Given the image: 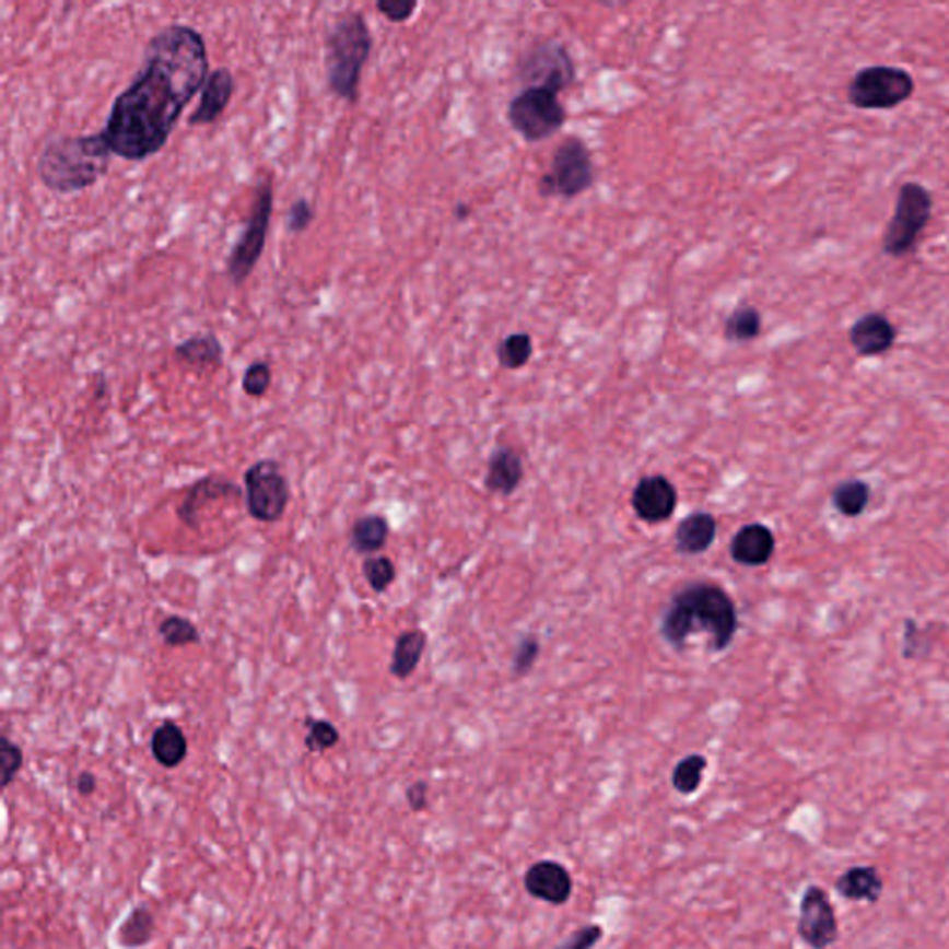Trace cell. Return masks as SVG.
Instances as JSON below:
<instances>
[{
	"label": "cell",
	"mask_w": 949,
	"mask_h": 949,
	"mask_svg": "<svg viewBox=\"0 0 949 949\" xmlns=\"http://www.w3.org/2000/svg\"><path fill=\"white\" fill-rule=\"evenodd\" d=\"M210 77L207 42L188 25H169L147 43L136 79L112 104L103 130L112 154L143 162L169 141L191 98Z\"/></svg>",
	"instance_id": "1"
},
{
	"label": "cell",
	"mask_w": 949,
	"mask_h": 949,
	"mask_svg": "<svg viewBox=\"0 0 949 949\" xmlns=\"http://www.w3.org/2000/svg\"><path fill=\"white\" fill-rule=\"evenodd\" d=\"M700 631L711 634L714 652H725L737 636V605L722 586L687 585L664 610L660 636L677 652H682L688 638Z\"/></svg>",
	"instance_id": "2"
},
{
	"label": "cell",
	"mask_w": 949,
	"mask_h": 949,
	"mask_svg": "<svg viewBox=\"0 0 949 949\" xmlns=\"http://www.w3.org/2000/svg\"><path fill=\"white\" fill-rule=\"evenodd\" d=\"M110 147L103 134L56 136L37 156V177L45 188L69 196L92 188L110 169Z\"/></svg>",
	"instance_id": "3"
},
{
	"label": "cell",
	"mask_w": 949,
	"mask_h": 949,
	"mask_svg": "<svg viewBox=\"0 0 949 949\" xmlns=\"http://www.w3.org/2000/svg\"><path fill=\"white\" fill-rule=\"evenodd\" d=\"M373 50V34L360 12L341 13L325 34V73L329 92L359 103L360 82Z\"/></svg>",
	"instance_id": "4"
},
{
	"label": "cell",
	"mask_w": 949,
	"mask_h": 949,
	"mask_svg": "<svg viewBox=\"0 0 949 949\" xmlns=\"http://www.w3.org/2000/svg\"><path fill=\"white\" fill-rule=\"evenodd\" d=\"M273 180L269 177L262 178L255 188L244 231L226 258V274L234 286H242L262 258L273 218Z\"/></svg>",
	"instance_id": "5"
},
{
	"label": "cell",
	"mask_w": 949,
	"mask_h": 949,
	"mask_svg": "<svg viewBox=\"0 0 949 949\" xmlns=\"http://www.w3.org/2000/svg\"><path fill=\"white\" fill-rule=\"evenodd\" d=\"M933 215V196L919 183L901 186L895 199L894 213L882 234V253L890 258H905L913 253L918 237L929 225Z\"/></svg>",
	"instance_id": "6"
},
{
	"label": "cell",
	"mask_w": 949,
	"mask_h": 949,
	"mask_svg": "<svg viewBox=\"0 0 949 949\" xmlns=\"http://www.w3.org/2000/svg\"><path fill=\"white\" fill-rule=\"evenodd\" d=\"M596 183V165L590 149L581 138H567L554 151L551 167L538 180V191L542 197L575 199Z\"/></svg>",
	"instance_id": "7"
},
{
	"label": "cell",
	"mask_w": 949,
	"mask_h": 949,
	"mask_svg": "<svg viewBox=\"0 0 949 949\" xmlns=\"http://www.w3.org/2000/svg\"><path fill=\"white\" fill-rule=\"evenodd\" d=\"M913 74L894 66L860 69L847 87V101L858 110H894L913 97Z\"/></svg>",
	"instance_id": "8"
},
{
	"label": "cell",
	"mask_w": 949,
	"mask_h": 949,
	"mask_svg": "<svg viewBox=\"0 0 949 949\" xmlns=\"http://www.w3.org/2000/svg\"><path fill=\"white\" fill-rule=\"evenodd\" d=\"M506 119L525 141L536 143L556 134L564 127L567 114L556 93L525 87L508 104Z\"/></svg>",
	"instance_id": "9"
},
{
	"label": "cell",
	"mask_w": 949,
	"mask_h": 949,
	"mask_svg": "<svg viewBox=\"0 0 949 949\" xmlns=\"http://www.w3.org/2000/svg\"><path fill=\"white\" fill-rule=\"evenodd\" d=\"M245 505L255 522L277 524L286 514L292 488L280 464L263 458L250 464L244 474Z\"/></svg>",
	"instance_id": "10"
},
{
	"label": "cell",
	"mask_w": 949,
	"mask_h": 949,
	"mask_svg": "<svg viewBox=\"0 0 949 949\" xmlns=\"http://www.w3.org/2000/svg\"><path fill=\"white\" fill-rule=\"evenodd\" d=\"M575 61L566 45L559 42L535 43L517 63V77L525 87H540L559 95L575 82Z\"/></svg>",
	"instance_id": "11"
},
{
	"label": "cell",
	"mask_w": 949,
	"mask_h": 949,
	"mask_svg": "<svg viewBox=\"0 0 949 949\" xmlns=\"http://www.w3.org/2000/svg\"><path fill=\"white\" fill-rule=\"evenodd\" d=\"M839 919L828 890L820 884H809L801 895L797 937L810 949H829L839 940Z\"/></svg>",
	"instance_id": "12"
},
{
	"label": "cell",
	"mask_w": 949,
	"mask_h": 949,
	"mask_svg": "<svg viewBox=\"0 0 949 949\" xmlns=\"http://www.w3.org/2000/svg\"><path fill=\"white\" fill-rule=\"evenodd\" d=\"M677 497V488L664 474H649L634 488L631 505L645 524H663L673 516Z\"/></svg>",
	"instance_id": "13"
},
{
	"label": "cell",
	"mask_w": 949,
	"mask_h": 949,
	"mask_svg": "<svg viewBox=\"0 0 949 949\" xmlns=\"http://www.w3.org/2000/svg\"><path fill=\"white\" fill-rule=\"evenodd\" d=\"M244 495V490L218 474H208L189 488L186 500L177 508V517L189 529H201V512L215 501L237 500Z\"/></svg>",
	"instance_id": "14"
},
{
	"label": "cell",
	"mask_w": 949,
	"mask_h": 949,
	"mask_svg": "<svg viewBox=\"0 0 949 949\" xmlns=\"http://www.w3.org/2000/svg\"><path fill=\"white\" fill-rule=\"evenodd\" d=\"M524 887L536 900L564 905L572 898L573 877L566 866L556 860H540L525 871Z\"/></svg>",
	"instance_id": "15"
},
{
	"label": "cell",
	"mask_w": 949,
	"mask_h": 949,
	"mask_svg": "<svg viewBox=\"0 0 949 949\" xmlns=\"http://www.w3.org/2000/svg\"><path fill=\"white\" fill-rule=\"evenodd\" d=\"M847 336L858 356L871 359V356L887 354L894 348L898 330L894 323L881 312H868L853 323Z\"/></svg>",
	"instance_id": "16"
},
{
	"label": "cell",
	"mask_w": 949,
	"mask_h": 949,
	"mask_svg": "<svg viewBox=\"0 0 949 949\" xmlns=\"http://www.w3.org/2000/svg\"><path fill=\"white\" fill-rule=\"evenodd\" d=\"M234 90H236V80L231 69H213L207 84L202 87L196 110L189 116V127H207L218 121L223 116V112L229 108Z\"/></svg>",
	"instance_id": "17"
},
{
	"label": "cell",
	"mask_w": 949,
	"mask_h": 949,
	"mask_svg": "<svg viewBox=\"0 0 949 949\" xmlns=\"http://www.w3.org/2000/svg\"><path fill=\"white\" fill-rule=\"evenodd\" d=\"M730 559L740 566L759 567L768 564L775 553V536L766 525L748 524L738 529L729 546Z\"/></svg>",
	"instance_id": "18"
},
{
	"label": "cell",
	"mask_w": 949,
	"mask_h": 949,
	"mask_svg": "<svg viewBox=\"0 0 949 949\" xmlns=\"http://www.w3.org/2000/svg\"><path fill=\"white\" fill-rule=\"evenodd\" d=\"M716 535H718L716 517L708 512H694L677 525L676 536H673L677 553L688 554V556L705 553L716 540Z\"/></svg>",
	"instance_id": "19"
},
{
	"label": "cell",
	"mask_w": 949,
	"mask_h": 949,
	"mask_svg": "<svg viewBox=\"0 0 949 949\" xmlns=\"http://www.w3.org/2000/svg\"><path fill=\"white\" fill-rule=\"evenodd\" d=\"M524 462L516 450L511 447H497L493 450L488 462L487 484L488 490L500 495H512L524 481Z\"/></svg>",
	"instance_id": "20"
},
{
	"label": "cell",
	"mask_w": 949,
	"mask_h": 949,
	"mask_svg": "<svg viewBox=\"0 0 949 949\" xmlns=\"http://www.w3.org/2000/svg\"><path fill=\"white\" fill-rule=\"evenodd\" d=\"M882 882L881 874L876 866H852L834 882V890L840 898L847 901H865L876 905L881 900Z\"/></svg>",
	"instance_id": "21"
},
{
	"label": "cell",
	"mask_w": 949,
	"mask_h": 949,
	"mask_svg": "<svg viewBox=\"0 0 949 949\" xmlns=\"http://www.w3.org/2000/svg\"><path fill=\"white\" fill-rule=\"evenodd\" d=\"M151 753L154 761L165 770L180 766L188 757V738L184 735L183 727L171 719H165L164 724L159 725L153 733Z\"/></svg>",
	"instance_id": "22"
},
{
	"label": "cell",
	"mask_w": 949,
	"mask_h": 949,
	"mask_svg": "<svg viewBox=\"0 0 949 949\" xmlns=\"http://www.w3.org/2000/svg\"><path fill=\"white\" fill-rule=\"evenodd\" d=\"M426 642H429V636L421 629H410V631L399 634L396 645H394V653H391V676L399 681H407L414 676V671L420 666L421 657L425 653Z\"/></svg>",
	"instance_id": "23"
},
{
	"label": "cell",
	"mask_w": 949,
	"mask_h": 949,
	"mask_svg": "<svg viewBox=\"0 0 949 949\" xmlns=\"http://www.w3.org/2000/svg\"><path fill=\"white\" fill-rule=\"evenodd\" d=\"M177 360L194 367H220L225 348L218 336L212 332H201L186 338L173 349Z\"/></svg>",
	"instance_id": "24"
},
{
	"label": "cell",
	"mask_w": 949,
	"mask_h": 949,
	"mask_svg": "<svg viewBox=\"0 0 949 949\" xmlns=\"http://www.w3.org/2000/svg\"><path fill=\"white\" fill-rule=\"evenodd\" d=\"M390 538V524L380 514H365L359 517L349 532L351 548L359 554L378 553Z\"/></svg>",
	"instance_id": "25"
},
{
	"label": "cell",
	"mask_w": 949,
	"mask_h": 949,
	"mask_svg": "<svg viewBox=\"0 0 949 949\" xmlns=\"http://www.w3.org/2000/svg\"><path fill=\"white\" fill-rule=\"evenodd\" d=\"M156 932L154 914L147 907H136L117 929V942L125 949H140L151 942Z\"/></svg>",
	"instance_id": "26"
},
{
	"label": "cell",
	"mask_w": 949,
	"mask_h": 949,
	"mask_svg": "<svg viewBox=\"0 0 949 949\" xmlns=\"http://www.w3.org/2000/svg\"><path fill=\"white\" fill-rule=\"evenodd\" d=\"M831 497H833L834 508L842 516L858 517L870 503L871 488L868 482L852 479V481L840 482Z\"/></svg>",
	"instance_id": "27"
},
{
	"label": "cell",
	"mask_w": 949,
	"mask_h": 949,
	"mask_svg": "<svg viewBox=\"0 0 949 949\" xmlns=\"http://www.w3.org/2000/svg\"><path fill=\"white\" fill-rule=\"evenodd\" d=\"M762 316L754 306H738L725 321V338L737 343L753 341L761 336Z\"/></svg>",
	"instance_id": "28"
},
{
	"label": "cell",
	"mask_w": 949,
	"mask_h": 949,
	"mask_svg": "<svg viewBox=\"0 0 949 949\" xmlns=\"http://www.w3.org/2000/svg\"><path fill=\"white\" fill-rule=\"evenodd\" d=\"M532 353H535V345H532V338L527 332H514V335L506 336L501 340L497 351H495L501 367L512 370V372L522 370L529 364Z\"/></svg>",
	"instance_id": "29"
},
{
	"label": "cell",
	"mask_w": 949,
	"mask_h": 949,
	"mask_svg": "<svg viewBox=\"0 0 949 949\" xmlns=\"http://www.w3.org/2000/svg\"><path fill=\"white\" fill-rule=\"evenodd\" d=\"M705 757L700 753L687 754L684 759L677 762L673 772H671V786L676 788L682 796H690L698 792L703 781V772L706 770Z\"/></svg>",
	"instance_id": "30"
},
{
	"label": "cell",
	"mask_w": 949,
	"mask_h": 949,
	"mask_svg": "<svg viewBox=\"0 0 949 949\" xmlns=\"http://www.w3.org/2000/svg\"><path fill=\"white\" fill-rule=\"evenodd\" d=\"M160 638L169 647H186L201 644V633L194 621L184 616H167L160 621Z\"/></svg>",
	"instance_id": "31"
},
{
	"label": "cell",
	"mask_w": 949,
	"mask_h": 949,
	"mask_svg": "<svg viewBox=\"0 0 949 949\" xmlns=\"http://www.w3.org/2000/svg\"><path fill=\"white\" fill-rule=\"evenodd\" d=\"M362 573L375 594H383V591L388 590L397 577L396 564L384 554L365 556Z\"/></svg>",
	"instance_id": "32"
},
{
	"label": "cell",
	"mask_w": 949,
	"mask_h": 949,
	"mask_svg": "<svg viewBox=\"0 0 949 949\" xmlns=\"http://www.w3.org/2000/svg\"><path fill=\"white\" fill-rule=\"evenodd\" d=\"M305 725L308 727L305 746L311 753H325L340 743V730L335 724H330L329 719H317L308 716L305 719Z\"/></svg>",
	"instance_id": "33"
},
{
	"label": "cell",
	"mask_w": 949,
	"mask_h": 949,
	"mask_svg": "<svg viewBox=\"0 0 949 949\" xmlns=\"http://www.w3.org/2000/svg\"><path fill=\"white\" fill-rule=\"evenodd\" d=\"M25 764V753L19 743L8 737L0 738V773H2V790H7L17 777Z\"/></svg>",
	"instance_id": "34"
},
{
	"label": "cell",
	"mask_w": 949,
	"mask_h": 949,
	"mask_svg": "<svg viewBox=\"0 0 949 949\" xmlns=\"http://www.w3.org/2000/svg\"><path fill=\"white\" fill-rule=\"evenodd\" d=\"M271 380H273L271 365L268 362H263V360H256V362H253L245 370L244 378H242V388H244L245 396L260 399V397L268 394Z\"/></svg>",
	"instance_id": "35"
},
{
	"label": "cell",
	"mask_w": 949,
	"mask_h": 949,
	"mask_svg": "<svg viewBox=\"0 0 949 949\" xmlns=\"http://www.w3.org/2000/svg\"><path fill=\"white\" fill-rule=\"evenodd\" d=\"M538 657H540V642L532 634H527L517 642L516 649H514L512 670L516 676H525L532 670Z\"/></svg>",
	"instance_id": "36"
},
{
	"label": "cell",
	"mask_w": 949,
	"mask_h": 949,
	"mask_svg": "<svg viewBox=\"0 0 949 949\" xmlns=\"http://www.w3.org/2000/svg\"><path fill=\"white\" fill-rule=\"evenodd\" d=\"M316 218L314 207L305 197H298L297 201H293L286 212V231L290 234H301L312 225V221Z\"/></svg>",
	"instance_id": "37"
},
{
	"label": "cell",
	"mask_w": 949,
	"mask_h": 949,
	"mask_svg": "<svg viewBox=\"0 0 949 949\" xmlns=\"http://www.w3.org/2000/svg\"><path fill=\"white\" fill-rule=\"evenodd\" d=\"M602 938V927L597 924L583 925L573 932L564 942L554 949H594Z\"/></svg>",
	"instance_id": "38"
},
{
	"label": "cell",
	"mask_w": 949,
	"mask_h": 949,
	"mask_svg": "<svg viewBox=\"0 0 949 949\" xmlns=\"http://www.w3.org/2000/svg\"><path fill=\"white\" fill-rule=\"evenodd\" d=\"M377 10L390 23L399 25V23H407L408 19L414 15L415 10H418V2L414 0H380L377 2Z\"/></svg>",
	"instance_id": "39"
},
{
	"label": "cell",
	"mask_w": 949,
	"mask_h": 949,
	"mask_svg": "<svg viewBox=\"0 0 949 949\" xmlns=\"http://www.w3.org/2000/svg\"><path fill=\"white\" fill-rule=\"evenodd\" d=\"M407 801L410 809L421 812L429 807V785L425 781H415L407 788Z\"/></svg>",
	"instance_id": "40"
},
{
	"label": "cell",
	"mask_w": 949,
	"mask_h": 949,
	"mask_svg": "<svg viewBox=\"0 0 949 949\" xmlns=\"http://www.w3.org/2000/svg\"><path fill=\"white\" fill-rule=\"evenodd\" d=\"M77 790L80 796H92L97 790V777L92 772H80L77 777Z\"/></svg>",
	"instance_id": "41"
},
{
	"label": "cell",
	"mask_w": 949,
	"mask_h": 949,
	"mask_svg": "<svg viewBox=\"0 0 949 949\" xmlns=\"http://www.w3.org/2000/svg\"><path fill=\"white\" fill-rule=\"evenodd\" d=\"M469 213H471V207H468V204H458V207L455 208V215H457V220H466Z\"/></svg>",
	"instance_id": "42"
},
{
	"label": "cell",
	"mask_w": 949,
	"mask_h": 949,
	"mask_svg": "<svg viewBox=\"0 0 949 949\" xmlns=\"http://www.w3.org/2000/svg\"><path fill=\"white\" fill-rule=\"evenodd\" d=\"M245 949H256V948H245Z\"/></svg>",
	"instance_id": "43"
}]
</instances>
